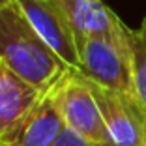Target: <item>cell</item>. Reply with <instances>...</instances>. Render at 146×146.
<instances>
[{
    "label": "cell",
    "mask_w": 146,
    "mask_h": 146,
    "mask_svg": "<svg viewBox=\"0 0 146 146\" xmlns=\"http://www.w3.org/2000/svg\"><path fill=\"white\" fill-rule=\"evenodd\" d=\"M54 103L64 118L66 127L98 146H111L105 122L94 98L88 79L77 69H69L52 88Z\"/></svg>",
    "instance_id": "cell-3"
},
{
    "label": "cell",
    "mask_w": 146,
    "mask_h": 146,
    "mask_svg": "<svg viewBox=\"0 0 146 146\" xmlns=\"http://www.w3.org/2000/svg\"><path fill=\"white\" fill-rule=\"evenodd\" d=\"M144 135H146V116H144Z\"/></svg>",
    "instance_id": "cell-12"
},
{
    "label": "cell",
    "mask_w": 146,
    "mask_h": 146,
    "mask_svg": "<svg viewBox=\"0 0 146 146\" xmlns=\"http://www.w3.org/2000/svg\"><path fill=\"white\" fill-rule=\"evenodd\" d=\"M90 82V81H88ZM105 122L111 146H146V111L135 96H125L90 82Z\"/></svg>",
    "instance_id": "cell-4"
},
{
    "label": "cell",
    "mask_w": 146,
    "mask_h": 146,
    "mask_svg": "<svg viewBox=\"0 0 146 146\" xmlns=\"http://www.w3.org/2000/svg\"><path fill=\"white\" fill-rule=\"evenodd\" d=\"M0 64L41 92H49L71 69L38 36L13 0L0 4Z\"/></svg>",
    "instance_id": "cell-1"
},
{
    "label": "cell",
    "mask_w": 146,
    "mask_h": 146,
    "mask_svg": "<svg viewBox=\"0 0 146 146\" xmlns=\"http://www.w3.org/2000/svg\"><path fill=\"white\" fill-rule=\"evenodd\" d=\"M6 2H9V0H0V4H6Z\"/></svg>",
    "instance_id": "cell-13"
},
{
    "label": "cell",
    "mask_w": 146,
    "mask_h": 146,
    "mask_svg": "<svg viewBox=\"0 0 146 146\" xmlns=\"http://www.w3.org/2000/svg\"><path fill=\"white\" fill-rule=\"evenodd\" d=\"M43 96L45 92L0 64V139L17 127Z\"/></svg>",
    "instance_id": "cell-8"
},
{
    "label": "cell",
    "mask_w": 146,
    "mask_h": 146,
    "mask_svg": "<svg viewBox=\"0 0 146 146\" xmlns=\"http://www.w3.org/2000/svg\"><path fill=\"white\" fill-rule=\"evenodd\" d=\"M125 26L111 38H92L79 45V69L90 82L125 96H135L131 49Z\"/></svg>",
    "instance_id": "cell-2"
},
{
    "label": "cell",
    "mask_w": 146,
    "mask_h": 146,
    "mask_svg": "<svg viewBox=\"0 0 146 146\" xmlns=\"http://www.w3.org/2000/svg\"><path fill=\"white\" fill-rule=\"evenodd\" d=\"M38 36L68 68L79 69V47L64 11L54 0H13Z\"/></svg>",
    "instance_id": "cell-5"
},
{
    "label": "cell",
    "mask_w": 146,
    "mask_h": 146,
    "mask_svg": "<svg viewBox=\"0 0 146 146\" xmlns=\"http://www.w3.org/2000/svg\"><path fill=\"white\" fill-rule=\"evenodd\" d=\"M129 49H131V68H133L135 98L146 111V17L137 28L127 30Z\"/></svg>",
    "instance_id": "cell-9"
},
{
    "label": "cell",
    "mask_w": 146,
    "mask_h": 146,
    "mask_svg": "<svg viewBox=\"0 0 146 146\" xmlns=\"http://www.w3.org/2000/svg\"><path fill=\"white\" fill-rule=\"evenodd\" d=\"M0 146H11V144H9V142H6L4 139H0Z\"/></svg>",
    "instance_id": "cell-11"
},
{
    "label": "cell",
    "mask_w": 146,
    "mask_h": 146,
    "mask_svg": "<svg viewBox=\"0 0 146 146\" xmlns=\"http://www.w3.org/2000/svg\"><path fill=\"white\" fill-rule=\"evenodd\" d=\"M52 146H98V144H92L90 141H86L84 137L75 133L73 129L64 127V131L60 133V137L56 139V142Z\"/></svg>",
    "instance_id": "cell-10"
},
{
    "label": "cell",
    "mask_w": 146,
    "mask_h": 146,
    "mask_svg": "<svg viewBox=\"0 0 146 146\" xmlns=\"http://www.w3.org/2000/svg\"><path fill=\"white\" fill-rule=\"evenodd\" d=\"M71 26L77 47L92 38H111L124 32L125 25L103 0H54Z\"/></svg>",
    "instance_id": "cell-6"
},
{
    "label": "cell",
    "mask_w": 146,
    "mask_h": 146,
    "mask_svg": "<svg viewBox=\"0 0 146 146\" xmlns=\"http://www.w3.org/2000/svg\"><path fill=\"white\" fill-rule=\"evenodd\" d=\"M54 88V86H52ZM52 88L45 92L39 103L23 118L15 129L2 137L11 146H52L64 131L66 124L54 103Z\"/></svg>",
    "instance_id": "cell-7"
}]
</instances>
